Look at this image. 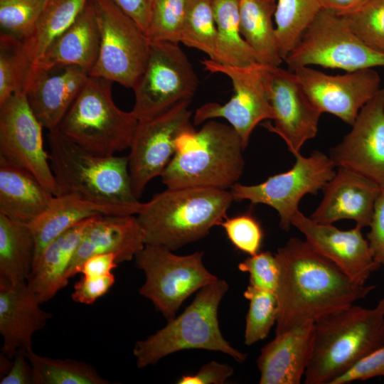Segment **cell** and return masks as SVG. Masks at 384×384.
<instances>
[{
	"label": "cell",
	"mask_w": 384,
	"mask_h": 384,
	"mask_svg": "<svg viewBox=\"0 0 384 384\" xmlns=\"http://www.w3.org/2000/svg\"><path fill=\"white\" fill-rule=\"evenodd\" d=\"M198 79L179 43L150 41L144 70L132 89V112L138 120L155 117L184 100H191Z\"/></svg>",
	"instance_id": "cell-10"
},
{
	"label": "cell",
	"mask_w": 384,
	"mask_h": 384,
	"mask_svg": "<svg viewBox=\"0 0 384 384\" xmlns=\"http://www.w3.org/2000/svg\"><path fill=\"white\" fill-rule=\"evenodd\" d=\"M48 139L57 195L73 193L93 202L129 207L139 212L142 203L132 188L127 156L95 154L57 129L49 131Z\"/></svg>",
	"instance_id": "cell-5"
},
{
	"label": "cell",
	"mask_w": 384,
	"mask_h": 384,
	"mask_svg": "<svg viewBox=\"0 0 384 384\" xmlns=\"http://www.w3.org/2000/svg\"><path fill=\"white\" fill-rule=\"evenodd\" d=\"M304 92L321 113L334 114L352 125L360 110L381 88L373 68L331 75L309 66L292 70Z\"/></svg>",
	"instance_id": "cell-16"
},
{
	"label": "cell",
	"mask_w": 384,
	"mask_h": 384,
	"mask_svg": "<svg viewBox=\"0 0 384 384\" xmlns=\"http://www.w3.org/2000/svg\"><path fill=\"white\" fill-rule=\"evenodd\" d=\"M36 292L28 282L0 288L1 353L13 359L19 350L32 348L33 334L43 329L52 314L42 309Z\"/></svg>",
	"instance_id": "cell-22"
},
{
	"label": "cell",
	"mask_w": 384,
	"mask_h": 384,
	"mask_svg": "<svg viewBox=\"0 0 384 384\" xmlns=\"http://www.w3.org/2000/svg\"><path fill=\"white\" fill-rule=\"evenodd\" d=\"M275 0H240V33L255 53L257 63L278 67L283 61L279 51L272 16Z\"/></svg>",
	"instance_id": "cell-30"
},
{
	"label": "cell",
	"mask_w": 384,
	"mask_h": 384,
	"mask_svg": "<svg viewBox=\"0 0 384 384\" xmlns=\"http://www.w3.org/2000/svg\"><path fill=\"white\" fill-rule=\"evenodd\" d=\"M216 35L213 0H188L181 43L205 53L213 60Z\"/></svg>",
	"instance_id": "cell-36"
},
{
	"label": "cell",
	"mask_w": 384,
	"mask_h": 384,
	"mask_svg": "<svg viewBox=\"0 0 384 384\" xmlns=\"http://www.w3.org/2000/svg\"><path fill=\"white\" fill-rule=\"evenodd\" d=\"M231 243L250 255L259 252L263 232L258 221L250 213L225 218L220 225Z\"/></svg>",
	"instance_id": "cell-41"
},
{
	"label": "cell",
	"mask_w": 384,
	"mask_h": 384,
	"mask_svg": "<svg viewBox=\"0 0 384 384\" xmlns=\"http://www.w3.org/2000/svg\"><path fill=\"white\" fill-rule=\"evenodd\" d=\"M188 0H153L146 35L150 41L181 42Z\"/></svg>",
	"instance_id": "cell-38"
},
{
	"label": "cell",
	"mask_w": 384,
	"mask_h": 384,
	"mask_svg": "<svg viewBox=\"0 0 384 384\" xmlns=\"http://www.w3.org/2000/svg\"><path fill=\"white\" fill-rule=\"evenodd\" d=\"M341 16L363 43L384 53V0H368L353 12Z\"/></svg>",
	"instance_id": "cell-39"
},
{
	"label": "cell",
	"mask_w": 384,
	"mask_h": 384,
	"mask_svg": "<svg viewBox=\"0 0 384 384\" xmlns=\"http://www.w3.org/2000/svg\"><path fill=\"white\" fill-rule=\"evenodd\" d=\"M145 245L142 229L134 215L92 217L66 273L69 280L90 257L113 254L118 264L132 260Z\"/></svg>",
	"instance_id": "cell-21"
},
{
	"label": "cell",
	"mask_w": 384,
	"mask_h": 384,
	"mask_svg": "<svg viewBox=\"0 0 384 384\" xmlns=\"http://www.w3.org/2000/svg\"><path fill=\"white\" fill-rule=\"evenodd\" d=\"M238 269L249 274V284L275 293L279 277V265L275 254L265 251L250 255L238 265Z\"/></svg>",
	"instance_id": "cell-42"
},
{
	"label": "cell",
	"mask_w": 384,
	"mask_h": 384,
	"mask_svg": "<svg viewBox=\"0 0 384 384\" xmlns=\"http://www.w3.org/2000/svg\"><path fill=\"white\" fill-rule=\"evenodd\" d=\"M321 9L319 0L277 1L275 33L283 61Z\"/></svg>",
	"instance_id": "cell-35"
},
{
	"label": "cell",
	"mask_w": 384,
	"mask_h": 384,
	"mask_svg": "<svg viewBox=\"0 0 384 384\" xmlns=\"http://www.w3.org/2000/svg\"><path fill=\"white\" fill-rule=\"evenodd\" d=\"M0 384H33V370L24 350L16 353L8 373L0 380Z\"/></svg>",
	"instance_id": "cell-47"
},
{
	"label": "cell",
	"mask_w": 384,
	"mask_h": 384,
	"mask_svg": "<svg viewBox=\"0 0 384 384\" xmlns=\"http://www.w3.org/2000/svg\"><path fill=\"white\" fill-rule=\"evenodd\" d=\"M314 321H308L282 334L261 349L257 366L260 384H299L312 349Z\"/></svg>",
	"instance_id": "cell-24"
},
{
	"label": "cell",
	"mask_w": 384,
	"mask_h": 384,
	"mask_svg": "<svg viewBox=\"0 0 384 384\" xmlns=\"http://www.w3.org/2000/svg\"><path fill=\"white\" fill-rule=\"evenodd\" d=\"M351 130L330 150L335 166L361 174L384 188V86L360 110Z\"/></svg>",
	"instance_id": "cell-18"
},
{
	"label": "cell",
	"mask_w": 384,
	"mask_h": 384,
	"mask_svg": "<svg viewBox=\"0 0 384 384\" xmlns=\"http://www.w3.org/2000/svg\"><path fill=\"white\" fill-rule=\"evenodd\" d=\"M292 225L304 235L312 248L359 284H366L370 275L381 266L374 260L360 227L339 230L332 224L316 223L299 210L294 215Z\"/></svg>",
	"instance_id": "cell-19"
},
{
	"label": "cell",
	"mask_w": 384,
	"mask_h": 384,
	"mask_svg": "<svg viewBox=\"0 0 384 384\" xmlns=\"http://www.w3.org/2000/svg\"><path fill=\"white\" fill-rule=\"evenodd\" d=\"M244 149L230 124L210 120L199 130L193 128L180 136L161 181L169 188L230 189L242 176Z\"/></svg>",
	"instance_id": "cell-4"
},
{
	"label": "cell",
	"mask_w": 384,
	"mask_h": 384,
	"mask_svg": "<svg viewBox=\"0 0 384 384\" xmlns=\"http://www.w3.org/2000/svg\"><path fill=\"white\" fill-rule=\"evenodd\" d=\"M54 195L32 174L0 159V213L29 224L48 207Z\"/></svg>",
	"instance_id": "cell-27"
},
{
	"label": "cell",
	"mask_w": 384,
	"mask_h": 384,
	"mask_svg": "<svg viewBox=\"0 0 384 384\" xmlns=\"http://www.w3.org/2000/svg\"><path fill=\"white\" fill-rule=\"evenodd\" d=\"M368 0H319L322 9L328 10L339 15H346L353 12Z\"/></svg>",
	"instance_id": "cell-50"
},
{
	"label": "cell",
	"mask_w": 384,
	"mask_h": 384,
	"mask_svg": "<svg viewBox=\"0 0 384 384\" xmlns=\"http://www.w3.org/2000/svg\"><path fill=\"white\" fill-rule=\"evenodd\" d=\"M377 377L384 378V346L361 360L331 384H347Z\"/></svg>",
	"instance_id": "cell-43"
},
{
	"label": "cell",
	"mask_w": 384,
	"mask_h": 384,
	"mask_svg": "<svg viewBox=\"0 0 384 384\" xmlns=\"http://www.w3.org/2000/svg\"><path fill=\"white\" fill-rule=\"evenodd\" d=\"M384 346V297L373 308L351 304L314 321L305 384H331Z\"/></svg>",
	"instance_id": "cell-2"
},
{
	"label": "cell",
	"mask_w": 384,
	"mask_h": 384,
	"mask_svg": "<svg viewBox=\"0 0 384 384\" xmlns=\"http://www.w3.org/2000/svg\"><path fill=\"white\" fill-rule=\"evenodd\" d=\"M367 240L374 260L384 265V188L375 201Z\"/></svg>",
	"instance_id": "cell-45"
},
{
	"label": "cell",
	"mask_w": 384,
	"mask_h": 384,
	"mask_svg": "<svg viewBox=\"0 0 384 384\" xmlns=\"http://www.w3.org/2000/svg\"><path fill=\"white\" fill-rule=\"evenodd\" d=\"M244 297L249 300L244 342L251 346L265 338L276 324L277 300L274 292L250 284L244 292Z\"/></svg>",
	"instance_id": "cell-37"
},
{
	"label": "cell",
	"mask_w": 384,
	"mask_h": 384,
	"mask_svg": "<svg viewBox=\"0 0 384 384\" xmlns=\"http://www.w3.org/2000/svg\"><path fill=\"white\" fill-rule=\"evenodd\" d=\"M201 63L206 70L229 78L235 93L223 105L210 102L197 108L193 123L200 124L208 119L223 118L239 134L245 149L256 126L274 117L266 84L269 66L258 63L245 67L232 66L209 58Z\"/></svg>",
	"instance_id": "cell-12"
},
{
	"label": "cell",
	"mask_w": 384,
	"mask_h": 384,
	"mask_svg": "<svg viewBox=\"0 0 384 384\" xmlns=\"http://www.w3.org/2000/svg\"><path fill=\"white\" fill-rule=\"evenodd\" d=\"M240 0H213L217 35L212 60L232 66L257 63L255 53L243 38L240 28Z\"/></svg>",
	"instance_id": "cell-31"
},
{
	"label": "cell",
	"mask_w": 384,
	"mask_h": 384,
	"mask_svg": "<svg viewBox=\"0 0 384 384\" xmlns=\"http://www.w3.org/2000/svg\"><path fill=\"white\" fill-rule=\"evenodd\" d=\"M89 0H46L36 27L24 39L36 65L49 46L77 19Z\"/></svg>",
	"instance_id": "cell-32"
},
{
	"label": "cell",
	"mask_w": 384,
	"mask_h": 384,
	"mask_svg": "<svg viewBox=\"0 0 384 384\" xmlns=\"http://www.w3.org/2000/svg\"><path fill=\"white\" fill-rule=\"evenodd\" d=\"M33 370V384H110L91 365L75 359H60L25 351Z\"/></svg>",
	"instance_id": "cell-33"
},
{
	"label": "cell",
	"mask_w": 384,
	"mask_h": 384,
	"mask_svg": "<svg viewBox=\"0 0 384 384\" xmlns=\"http://www.w3.org/2000/svg\"><path fill=\"white\" fill-rule=\"evenodd\" d=\"M90 218L50 242L34 263L28 283L41 304L48 302L67 286L66 273Z\"/></svg>",
	"instance_id": "cell-28"
},
{
	"label": "cell",
	"mask_w": 384,
	"mask_h": 384,
	"mask_svg": "<svg viewBox=\"0 0 384 384\" xmlns=\"http://www.w3.org/2000/svg\"><path fill=\"white\" fill-rule=\"evenodd\" d=\"M284 61L292 71L319 65L353 72L384 67V53L363 43L343 16L321 9Z\"/></svg>",
	"instance_id": "cell-8"
},
{
	"label": "cell",
	"mask_w": 384,
	"mask_h": 384,
	"mask_svg": "<svg viewBox=\"0 0 384 384\" xmlns=\"http://www.w3.org/2000/svg\"><path fill=\"white\" fill-rule=\"evenodd\" d=\"M100 39L95 1L89 0L75 22L54 41L35 66L43 70L78 66L90 74L99 55Z\"/></svg>",
	"instance_id": "cell-25"
},
{
	"label": "cell",
	"mask_w": 384,
	"mask_h": 384,
	"mask_svg": "<svg viewBox=\"0 0 384 384\" xmlns=\"http://www.w3.org/2000/svg\"><path fill=\"white\" fill-rule=\"evenodd\" d=\"M46 0H0L1 32L22 41L34 30Z\"/></svg>",
	"instance_id": "cell-40"
},
{
	"label": "cell",
	"mask_w": 384,
	"mask_h": 384,
	"mask_svg": "<svg viewBox=\"0 0 384 384\" xmlns=\"http://www.w3.org/2000/svg\"><path fill=\"white\" fill-rule=\"evenodd\" d=\"M118 265L113 254L95 255L87 258L80 266L78 273L87 277H100L112 273Z\"/></svg>",
	"instance_id": "cell-49"
},
{
	"label": "cell",
	"mask_w": 384,
	"mask_h": 384,
	"mask_svg": "<svg viewBox=\"0 0 384 384\" xmlns=\"http://www.w3.org/2000/svg\"><path fill=\"white\" fill-rule=\"evenodd\" d=\"M228 288L221 279L202 288L180 315L155 334L138 341L133 350L137 367L154 365L169 355L188 349L219 351L239 363L245 361L247 354L233 348L219 326L218 307Z\"/></svg>",
	"instance_id": "cell-6"
},
{
	"label": "cell",
	"mask_w": 384,
	"mask_h": 384,
	"mask_svg": "<svg viewBox=\"0 0 384 384\" xmlns=\"http://www.w3.org/2000/svg\"><path fill=\"white\" fill-rule=\"evenodd\" d=\"M203 256L201 251L178 255L164 247L146 244L134 257L145 276L139 294L168 321L172 319L187 298L218 279L206 269Z\"/></svg>",
	"instance_id": "cell-9"
},
{
	"label": "cell",
	"mask_w": 384,
	"mask_h": 384,
	"mask_svg": "<svg viewBox=\"0 0 384 384\" xmlns=\"http://www.w3.org/2000/svg\"><path fill=\"white\" fill-rule=\"evenodd\" d=\"M100 47L90 76L133 89L143 73L150 41L138 24L111 0H94Z\"/></svg>",
	"instance_id": "cell-11"
},
{
	"label": "cell",
	"mask_w": 384,
	"mask_h": 384,
	"mask_svg": "<svg viewBox=\"0 0 384 384\" xmlns=\"http://www.w3.org/2000/svg\"><path fill=\"white\" fill-rule=\"evenodd\" d=\"M266 84L274 124L265 126L279 135L294 156L306 142L316 135L321 112L310 100L293 71L269 66Z\"/></svg>",
	"instance_id": "cell-17"
},
{
	"label": "cell",
	"mask_w": 384,
	"mask_h": 384,
	"mask_svg": "<svg viewBox=\"0 0 384 384\" xmlns=\"http://www.w3.org/2000/svg\"><path fill=\"white\" fill-rule=\"evenodd\" d=\"M338 168L323 187V198L309 218L323 224L349 219L361 228L369 227L381 187L355 171Z\"/></svg>",
	"instance_id": "cell-20"
},
{
	"label": "cell",
	"mask_w": 384,
	"mask_h": 384,
	"mask_svg": "<svg viewBox=\"0 0 384 384\" xmlns=\"http://www.w3.org/2000/svg\"><path fill=\"white\" fill-rule=\"evenodd\" d=\"M191 102H180L155 117L139 121L127 156L132 188L138 199L148 183L161 176L171 160L180 136L194 128Z\"/></svg>",
	"instance_id": "cell-14"
},
{
	"label": "cell",
	"mask_w": 384,
	"mask_h": 384,
	"mask_svg": "<svg viewBox=\"0 0 384 384\" xmlns=\"http://www.w3.org/2000/svg\"><path fill=\"white\" fill-rule=\"evenodd\" d=\"M115 277L112 273L100 277L82 276L74 285L72 299L77 303L92 304L105 295L113 286Z\"/></svg>",
	"instance_id": "cell-44"
},
{
	"label": "cell",
	"mask_w": 384,
	"mask_h": 384,
	"mask_svg": "<svg viewBox=\"0 0 384 384\" xmlns=\"http://www.w3.org/2000/svg\"><path fill=\"white\" fill-rule=\"evenodd\" d=\"M34 258L35 240L28 225L0 213V288L28 282Z\"/></svg>",
	"instance_id": "cell-29"
},
{
	"label": "cell",
	"mask_w": 384,
	"mask_h": 384,
	"mask_svg": "<svg viewBox=\"0 0 384 384\" xmlns=\"http://www.w3.org/2000/svg\"><path fill=\"white\" fill-rule=\"evenodd\" d=\"M233 201L224 189L167 188L142 203L137 214L144 243L174 251L202 239L227 218Z\"/></svg>",
	"instance_id": "cell-3"
},
{
	"label": "cell",
	"mask_w": 384,
	"mask_h": 384,
	"mask_svg": "<svg viewBox=\"0 0 384 384\" xmlns=\"http://www.w3.org/2000/svg\"><path fill=\"white\" fill-rule=\"evenodd\" d=\"M275 256L279 265L276 335L353 304L375 288L353 281L297 238L278 248Z\"/></svg>",
	"instance_id": "cell-1"
},
{
	"label": "cell",
	"mask_w": 384,
	"mask_h": 384,
	"mask_svg": "<svg viewBox=\"0 0 384 384\" xmlns=\"http://www.w3.org/2000/svg\"><path fill=\"white\" fill-rule=\"evenodd\" d=\"M233 368L224 363L210 361L193 375H183L178 384H223L233 374Z\"/></svg>",
	"instance_id": "cell-46"
},
{
	"label": "cell",
	"mask_w": 384,
	"mask_h": 384,
	"mask_svg": "<svg viewBox=\"0 0 384 384\" xmlns=\"http://www.w3.org/2000/svg\"><path fill=\"white\" fill-rule=\"evenodd\" d=\"M34 70L23 41L1 32L0 104L14 94L26 95Z\"/></svg>",
	"instance_id": "cell-34"
},
{
	"label": "cell",
	"mask_w": 384,
	"mask_h": 384,
	"mask_svg": "<svg viewBox=\"0 0 384 384\" xmlns=\"http://www.w3.org/2000/svg\"><path fill=\"white\" fill-rule=\"evenodd\" d=\"M112 82L90 75L56 128L83 149L104 156L129 148L139 123L132 111L115 105Z\"/></svg>",
	"instance_id": "cell-7"
},
{
	"label": "cell",
	"mask_w": 384,
	"mask_h": 384,
	"mask_svg": "<svg viewBox=\"0 0 384 384\" xmlns=\"http://www.w3.org/2000/svg\"><path fill=\"white\" fill-rule=\"evenodd\" d=\"M294 156V164L289 171L255 185L237 183L230 189L234 201L247 200L274 208L279 216V227L285 231L292 225L301 199L306 194H316L336 173L329 156L320 151L307 157L300 153Z\"/></svg>",
	"instance_id": "cell-13"
},
{
	"label": "cell",
	"mask_w": 384,
	"mask_h": 384,
	"mask_svg": "<svg viewBox=\"0 0 384 384\" xmlns=\"http://www.w3.org/2000/svg\"><path fill=\"white\" fill-rule=\"evenodd\" d=\"M43 128L25 94H14L0 104V159L28 171L56 196L58 188L49 154L44 149Z\"/></svg>",
	"instance_id": "cell-15"
},
{
	"label": "cell",
	"mask_w": 384,
	"mask_h": 384,
	"mask_svg": "<svg viewBox=\"0 0 384 384\" xmlns=\"http://www.w3.org/2000/svg\"><path fill=\"white\" fill-rule=\"evenodd\" d=\"M138 213L135 208L99 203L73 193L54 196L45 211L28 224L35 240L34 263L50 242L86 219L99 215H127Z\"/></svg>",
	"instance_id": "cell-26"
},
{
	"label": "cell",
	"mask_w": 384,
	"mask_h": 384,
	"mask_svg": "<svg viewBox=\"0 0 384 384\" xmlns=\"http://www.w3.org/2000/svg\"><path fill=\"white\" fill-rule=\"evenodd\" d=\"M144 31L147 30L153 0H111Z\"/></svg>",
	"instance_id": "cell-48"
},
{
	"label": "cell",
	"mask_w": 384,
	"mask_h": 384,
	"mask_svg": "<svg viewBox=\"0 0 384 384\" xmlns=\"http://www.w3.org/2000/svg\"><path fill=\"white\" fill-rule=\"evenodd\" d=\"M89 76L78 66L62 68L55 74L35 66L26 96L43 127L50 131L58 127Z\"/></svg>",
	"instance_id": "cell-23"
}]
</instances>
